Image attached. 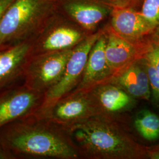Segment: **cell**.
<instances>
[{
	"instance_id": "cell-1",
	"label": "cell",
	"mask_w": 159,
	"mask_h": 159,
	"mask_svg": "<svg viewBox=\"0 0 159 159\" xmlns=\"http://www.w3.org/2000/svg\"><path fill=\"white\" fill-rule=\"evenodd\" d=\"M80 159L66 127L35 113L0 127V159Z\"/></svg>"
},
{
	"instance_id": "cell-2",
	"label": "cell",
	"mask_w": 159,
	"mask_h": 159,
	"mask_svg": "<svg viewBox=\"0 0 159 159\" xmlns=\"http://www.w3.org/2000/svg\"><path fill=\"white\" fill-rule=\"evenodd\" d=\"M66 129L80 159L148 157V148L137 142L117 116L97 114Z\"/></svg>"
},
{
	"instance_id": "cell-3",
	"label": "cell",
	"mask_w": 159,
	"mask_h": 159,
	"mask_svg": "<svg viewBox=\"0 0 159 159\" xmlns=\"http://www.w3.org/2000/svg\"><path fill=\"white\" fill-rule=\"evenodd\" d=\"M57 12V0H14L0 22V51L32 40Z\"/></svg>"
},
{
	"instance_id": "cell-4",
	"label": "cell",
	"mask_w": 159,
	"mask_h": 159,
	"mask_svg": "<svg viewBox=\"0 0 159 159\" xmlns=\"http://www.w3.org/2000/svg\"><path fill=\"white\" fill-rule=\"evenodd\" d=\"M89 35L56 12L32 40L29 58L73 49Z\"/></svg>"
},
{
	"instance_id": "cell-5",
	"label": "cell",
	"mask_w": 159,
	"mask_h": 159,
	"mask_svg": "<svg viewBox=\"0 0 159 159\" xmlns=\"http://www.w3.org/2000/svg\"><path fill=\"white\" fill-rule=\"evenodd\" d=\"M73 50L50 52L29 58L23 84L32 90L46 94L62 77Z\"/></svg>"
},
{
	"instance_id": "cell-6",
	"label": "cell",
	"mask_w": 159,
	"mask_h": 159,
	"mask_svg": "<svg viewBox=\"0 0 159 159\" xmlns=\"http://www.w3.org/2000/svg\"><path fill=\"white\" fill-rule=\"evenodd\" d=\"M102 31V27L96 33L87 36L74 47L62 77L57 84L45 94L43 105L38 113L50 107L54 102L71 93L77 88L82 78L91 48Z\"/></svg>"
},
{
	"instance_id": "cell-7",
	"label": "cell",
	"mask_w": 159,
	"mask_h": 159,
	"mask_svg": "<svg viewBox=\"0 0 159 159\" xmlns=\"http://www.w3.org/2000/svg\"><path fill=\"white\" fill-rule=\"evenodd\" d=\"M40 113L65 127L101 114L90 91H73Z\"/></svg>"
},
{
	"instance_id": "cell-8",
	"label": "cell",
	"mask_w": 159,
	"mask_h": 159,
	"mask_svg": "<svg viewBox=\"0 0 159 159\" xmlns=\"http://www.w3.org/2000/svg\"><path fill=\"white\" fill-rule=\"evenodd\" d=\"M113 7L109 0H57V12L89 34L102 29Z\"/></svg>"
},
{
	"instance_id": "cell-9",
	"label": "cell",
	"mask_w": 159,
	"mask_h": 159,
	"mask_svg": "<svg viewBox=\"0 0 159 159\" xmlns=\"http://www.w3.org/2000/svg\"><path fill=\"white\" fill-rule=\"evenodd\" d=\"M45 94L22 85H11L0 91V127L17 120L37 113Z\"/></svg>"
},
{
	"instance_id": "cell-10",
	"label": "cell",
	"mask_w": 159,
	"mask_h": 159,
	"mask_svg": "<svg viewBox=\"0 0 159 159\" xmlns=\"http://www.w3.org/2000/svg\"><path fill=\"white\" fill-rule=\"evenodd\" d=\"M107 23L121 37L135 43L147 42L155 34L153 27L134 8L113 7Z\"/></svg>"
},
{
	"instance_id": "cell-11",
	"label": "cell",
	"mask_w": 159,
	"mask_h": 159,
	"mask_svg": "<svg viewBox=\"0 0 159 159\" xmlns=\"http://www.w3.org/2000/svg\"><path fill=\"white\" fill-rule=\"evenodd\" d=\"M103 28L107 37L105 54L113 76L143 58L150 40L144 43H133L114 33L107 24Z\"/></svg>"
},
{
	"instance_id": "cell-12",
	"label": "cell",
	"mask_w": 159,
	"mask_h": 159,
	"mask_svg": "<svg viewBox=\"0 0 159 159\" xmlns=\"http://www.w3.org/2000/svg\"><path fill=\"white\" fill-rule=\"evenodd\" d=\"M103 31L91 48L80 83L74 91H90L97 85L107 83L113 77L105 54L107 37Z\"/></svg>"
},
{
	"instance_id": "cell-13",
	"label": "cell",
	"mask_w": 159,
	"mask_h": 159,
	"mask_svg": "<svg viewBox=\"0 0 159 159\" xmlns=\"http://www.w3.org/2000/svg\"><path fill=\"white\" fill-rule=\"evenodd\" d=\"M32 40L23 41L0 51V91L24 79Z\"/></svg>"
},
{
	"instance_id": "cell-14",
	"label": "cell",
	"mask_w": 159,
	"mask_h": 159,
	"mask_svg": "<svg viewBox=\"0 0 159 159\" xmlns=\"http://www.w3.org/2000/svg\"><path fill=\"white\" fill-rule=\"evenodd\" d=\"M108 82L119 86L134 98L148 100L150 97V85L143 58L115 74Z\"/></svg>"
},
{
	"instance_id": "cell-15",
	"label": "cell",
	"mask_w": 159,
	"mask_h": 159,
	"mask_svg": "<svg viewBox=\"0 0 159 159\" xmlns=\"http://www.w3.org/2000/svg\"><path fill=\"white\" fill-rule=\"evenodd\" d=\"M90 91L102 114L117 116L130 108L134 103V98L119 86L109 82L97 85Z\"/></svg>"
},
{
	"instance_id": "cell-16",
	"label": "cell",
	"mask_w": 159,
	"mask_h": 159,
	"mask_svg": "<svg viewBox=\"0 0 159 159\" xmlns=\"http://www.w3.org/2000/svg\"><path fill=\"white\" fill-rule=\"evenodd\" d=\"M134 125L137 132L144 139L153 141L159 139V116L144 110L137 114Z\"/></svg>"
},
{
	"instance_id": "cell-17",
	"label": "cell",
	"mask_w": 159,
	"mask_h": 159,
	"mask_svg": "<svg viewBox=\"0 0 159 159\" xmlns=\"http://www.w3.org/2000/svg\"><path fill=\"white\" fill-rule=\"evenodd\" d=\"M143 17L159 34V0H143L141 10Z\"/></svg>"
},
{
	"instance_id": "cell-18",
	"label": "cell",
	"mask_w": 159,
	"mask_h": 159,
	"mask_svg": "<svg viewBox=\"0 0 159 159\" xmlns=\"http://www.w3.org/2000/svg\"><path fill=\"white\" fill-rule=\"evenodd\" d=\"M143 58L150 63L159 75V34H154L150 39Z\"/></svg>"
},
{
	"instance_id": "cell-19",
	"label": "cell",
	"mask_w": 159,
	"mask_h": 159,
	"mask_svg": "<svg viewBox=\"0 0 159 159\" xmlns=\"http://www.w3.org/2000/svg\"><path fill=\"white\" fill-rule=\"evenodd\" d=\"M143 59L148 73L150 88L153 91L155 97L159 100V75L153 67L144 58Z\"/></svg>"
},
{
	"instance_id": "cell-20",
	"label": "cell",
	"mask_w": 159,
	"mask_h": 159,
	"mask_svg": "<svg viewBox=\"0 0 159 159\" xmlns=\"http://www.w3.org/2000/svg\"><path fill=\"white\" fill-rule=\"evenodd\" d=\"M113 7L125 8L132 7L136 8L143 0H109Z\"/></svg>"
},
{
	"instance_id": "cell-21",
	"label": "cell",
	"mask_w": 159,
	"mask_h": 159,
	"mask_svg": "<svg viewBox=\"0 0 159 159\" xmlns=\"http://www.w3.org/2000/svg\"><path fill=\"white\" fill-rule=\"evenodd\" d=\"M148 157L150 159H159V145L148 148Z\"/></svg>"
},
{
	"instance_id": "cell-22",
	"label": "cell",
	"mask_w": 159,
	"mask_h": 159,
	"mask_svg": "<svg viewBox=\"0 0 159 159\" xmlns=\"http://www.w3.org/2000/svg\"><path fill=\"white\" fill-rule=\"evenodd\" d=\"M14 0H0V22L6 10Z\"/></svg>"
},
{
	"instance_id": "cell-23",
	"label": "cell",
	"mask_w": 159,
	"mask_h": 159,
	"mask_svg": "<svg viewBox=\"0 0 159 159\" xmlns=\"http://www.w3.org/2000/svg\"></svg>"
}]
</instances>
